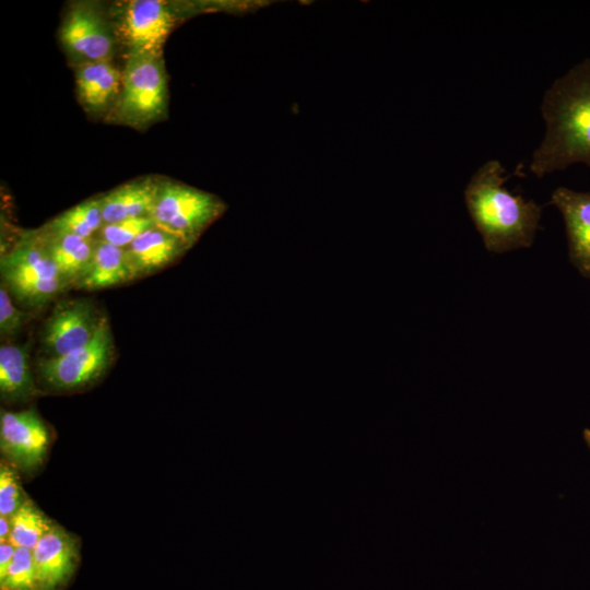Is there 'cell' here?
Masks as SVG:
<instances>
[{
  "mask_svg": "<svg viewBox=\"0 0 590 590\" xmlns=\"http://www.w3.org/2000/svg\"><path fill=\"white\" fill-rule=\"evenodd\" d=\"M541 114L545 133L529 170L544 177L574 164L590 167V58H583L545 91Z\"/></svg>",
  "mask_w": 590,
  "mask_h": 590,
  "instance_id": "6da1fadb",
  "label": "cell"
},
{
  "mask_svg": "<svg viewBox=\"0 0 590 590\" xmlns=\"http://www.w3.org/2000/svg\"><path fill=\"white\" fill-rule=\"evenodd\" d=\"M506 169L498 160L482 164L468 181L464 202L486 250L502 253L533 244L542 208L505 187Z\"/></svg>",
  "mask_w": 590,
  "mask_h": 590,
  "instance_id": "7a4b0ae2",
  "label": "cell"
},
{
  "mask_svg": "<svg viewBox=\"0 0 590 590\" xmlns=\"http://www.w3.org/2000/svg\"><path fill=\"white\" fill-rule=\"evenodd\" d=\"M2 285L23 306L40 308L68 288L43 232H31L1 256Z\"/></svg>",
  "mask_w": 590,
  "mask_h": 590,
  "instance_id": "3957f363",
  "label": "cell"
},
{
  "mask_svg": "<svg viewBox=\"0 0 590 590\" xmlns=\"http://www.w3.org/2000/svg\"><path fill=\"white\" fill-rule=\"evenodd\" d=\"M167 79L163 57L127 56L115 118L140 128L162 119L167 110Z\"/></svg>",
  "mask_w": 590,
  "mask_h": 590,
  "instance_id": "277c9868",
  "label": "cell"
},
{
  "mask_svg": "<svg viewBox=\"0 0 590 590\" xmlns=\"http://www.w3.org/2000/svg\"><path fill=\"white\" fill-rule=\"evenodd\" d=\"M224 208L214 194L161 179L151 217L157 227L191 245L223 213Z\"/></svg>",
  "mask_w": 590,
  "mask_h": 590,
  "instance_id": "5b68a950",
  "label": "cell"
},
{
  "mask_svg": "<svg viewBox=\"0 0 590 590\" xmlns=\"http://www.w3.org/2000/svg\"><path fill=\"white\" fill-rule=\"evenodd\" d=\"M114 346L110 324L104 317L96 334L87 344L59 357L38 359L37 375L51 390L83 389L98 380L108 369L114 358Z\"/></svg>",
  "mask_w": 590,
  "mask_h": 590,
  "instance_id": "8992f818",
  "label": "cell"
},
{
  "mask_svg": "<svg viewBox=\"0 0 590 590\" xmlns=\"http://www.w3.org/2000/svg\"><path fill=\"white\" fill-rule=\"evenodd\" d=\"M174 22V14L165 2L132 0L123 5L116 31L127 47V56L163 57V47Z\"/></svg>",
  "mask_w": 590,
  "mask_h": 590,
  "instance_id": "52a82bcc",
  "label": "cell"
},
{
  "mask_svg": "<svg viewBox=\"0 0 590 590\" xmlns=\"http://www.w3.org/2000/svg\"><path fill=\"white\" fill-rule=\"evenodd\" d=\"M50 445V433L34 409L1 411L0 449L16 469L31 474L44 463Z\"/></svg>",
  "mask_w": 590,
  "mask_h": 590,
  "instance_id": "ba28073f",
  "label": "cell"
},
{
  "mask_svg": "<svg viewBox=\"0 0 590 590\" xmlns=\"http://www.w3.org/2000/svg\"><path fill=\"white\" fill-rule=\"evenodd\" d=\"M88 299H70L55 306L40 332L43 357H59L87 344L103 319Z\"/></svg>",
  "mask_w": 590,
  "mask_h": 590,
  "instance_id": "9c48e42d",
  "label": "cell"
},
{
  "mask_svg": "<svg viewBox=\"0 0 590 590\" xmlns=\"http://www.w3.org/2000/svg\"><path fill=\"white\" fill-rule=\"evenodd\" d=\"M59 35L66 50L81 63L110 60L115 49V31L93 3L72 4Z\"/></svg>",
  "mask_w": 590,
  "mask_h": 590,
  "instance_id": "30bf717a",
  "label": "cell"
},
{
  "mask_svg": "<svg viewBox=\"0 0 590 590\" xmlns=\"http://www.w3.org/2000/svg\"><path fill=\"white\" fill-rule=\"evenodd\" d=\"M38 590H63L80 560L75 535L54 523L32 550Z\"/></svg>",
  "mask_w": 590,
  "mask_h": 590,
  "instance_id": "8fae6325",
  "label": "cell"
},
{
  "mask_svg": "<svg viewBox=\"0 0 590 590\" xmlns=\"http://www.w3.org/2000/svg\"><path fill=\"white\" fill-rule=\"evenodd\" d=\"M550 204L562 214L570 263L590 279V191L560 186L552 192Z\"/></svg>",
  "mask_w": 590,
  "mask_h": 590,
  "instance_id": "7c38bea8",
  "label": "cell"
},
{
  "mask_svg": "<svg viewBox=\"0 0 590 590\" xmlns=\"http://www.w3.org/2000/svg\"><path fill=\"white\" fill-rule=\"evenodd\" d=\"M191 245L154 226L138 236L127 248L135 279L150 275L179 259Z\"/></svg>",
  "mask_w": 590,
  "mask_h": 590,
  "instance_id": "4fadbf2b",
  "label": "cell"
},
{
  "mask_svg": "<svg viewBox=\"0 0 590 590\" xmlns=\"http://www.w3.org/2000/svg\"><path fill=\"white\" fill-rule=\"evenodd\" d=\"M121 81L122 71L110 60L80 63L75 72L79 99L87 111L95 115L114 108Z\"/></svg>",
  "mask_w": 590,
  "mask_h": 590,
  "instance_id": "5bb4252c",
  "label": "cell"
},
{
  "mask_svg": "<svg viewBox=\"0 0 590 590\" xmlns=\"http://www.w3.org/2000/svg\"><path fill=\"white\" fill-rule=\"evenodd\" d=\"M161 179L143 177L120 185L99 197L104 224L152 214Z\"/></svg>",
  "mask_w": 590,
  "mask_h": 590,
  "instance_id": "9a60e30c",
  "label": "cell"
},
{
  "mask_svg": "<svg viewBox=\"0 0 590 590\" xmlns=\"http://www.w3.org/2000/svg\"><path fill=\"white\" fill-rule=\"evenodd\" d=\"M134 279L126 248L97 238L90 266L75 287L96 291L122 285Z\"/></svg>",
  "mask_w": 590,
  "mask_h": 590,
  "instance_id": "2e32d148",
  "label": "cell"
},
{
  "mask_svg": "<svg viewBox=\"0 0 590 590\" xmlns=\"http://www.w3.org/2000/svg\"><path fill=\"white\" fill-rule=\"evenodd\" d=\"M30 342L0 346V396L4 402H25L39 394L30 365Z\"/></svg>",
  "mask_w": 590,
  "mask_h": 590,
  "instance_id": "e0dca14e",
  "label": "cell"
},
{
  "mask_svg": "<svg viewBox=\"0 0 590 590\" xmlns=\"http://www.w3.org/2000/svg\"><path fill=\"white\" fill-rule=\"evenodd\" d=\"M42 232L66 285L75 286L90 266L97 238Z\"/></svg>",
  "mask_w": 590,
  "mask_h": 590,
  "instance_id": "ac0fdd59",
  "label": "cell"
},
{
  "mask_svg": "<svg viewBox=\"0 0 590 590\" xmlns=\"http://www.w3.org/2000/svg\"><path fill=\"white\" fill-rule=\"evenodd\" d=\"M104 225L99 197L78 203L54 217L45 231L94 238Z\"/></svg>",
  "mask_w": 590,
  "mask_h": 590,
  "instance_id": "d6986e66",
  "label": "cell"
},
{
  "mask_svg": "<svg viewBox=\"0 0 590 590\" xmlns=\"http://www.w3.org/2000/svg\"><path fill=\"white\" fill-rule=\"evenodd\" d=\"M10 519L11 534L9 541L15 547L31 551L34 550L39 540L55 523L28 497Z\"/></svg>",
  "mask_w": 590,
  "mask_h": 590,
  "instance_id": "ffe728a7",
  "label": "cell"
},
{
  "mask_svg": "<svg viewBox=\"0 0 590 590\" xmlns=\"http://www.w3.org/2000/svg\"><path fill=\"white\" fill-rule=\"evenodd\" d=\"M0 590H38L31 550L16 547L11 564L0 577Z\"/></svg>",
  "mask_w": 590,
  "mask_h": 590,
  "instance_id": "44dd1931",
  "label": "cell"
},
{
  "mask_svg": "<svg viewBox=\"0 0 590 590\" xmlns=\"http://www.w3.org/2000/svg\"><path fill=\"white\" fill-rule=\"evenodd\" d=\"M154 226L156 225L150 216L104 224L98 232V239L120 248H127L138 236Z\"/></svg>",
  "mask_w": 590,
  "mask_h": 590,
  "instance_id": "7402d4cb",
  "label": "cell"
},
{
  "mask_svg": "<svg viewBox=\"0 0 590 590\" xmlns=\"http://www.w3.org/2000/svg\"><path fill=\"white\" fill-rule=\"evenodd\" d=\"M27 499L16 468L5 461L0 465V516L11 518Z\"/></svg>",
  "mask_w": 590,
  "mask_h": 590,
  "instance_id": "603a6c76",
  "label": "cell"
},
{
  "mask_svg": "<svg viewBox=\"0 0 590 590\" xmlns=\"http://www.w3.org/2000/svg\"><path fill=\"white\" fill-rule=\"evenodd\" d=\"M32 315L16 307L9 292L0 286V333L1 337H14L31 321Z\"/></svg>",
  "mask_w": 590,
  "mask_h": 590,
  "instance_id": "cb8c5ba5",
  "label": "cell"
},
{
  "mask_svg": "<svg viewBox=\"0 0 590 590\" xmlns=\"http://www.w3.org/2000/svg\"><path fill=\"white\" fill-rule=\"evenodd\" d=\"M15 551L16 547L10 541L0 542V577L7 571Z\"/></svg>",
  "mask_w": 590,
  "mask_h": 590,
  "instance_id": "d4e9b609",
  "label": "cell"
},
{
  "mask_svg": "<svg viewBox=\"0 0 590 590\" xmlns=\"http://www.w3.org/2000/svg\"><path fill=\"white\" fill-rule=\"evenodd\" d=\"M11 534V519L0 516V542L9 541Z\"/></svg>",
  "mask_w": 590,
  "mask_h": 590,
  "instance_id": "484cf974",
  "label": "cell"
},
{
  "mask_svg": "<svg viewBox=\"0 0 590 590\" xmlns=\"http://www.w3.org/2000/svg\"><path fill=\"white\" fill-rule=\"evenodd\" d=\"M582 436H583L585 442L587 444V446H588V448L590 450V429L585 428L583 432H582Z\"/></svg>",
  "mask_w": 590,
  "mask_h": 590,
  "instance_id": "4316f807",
  "label": "cell"
}]
</instances>
